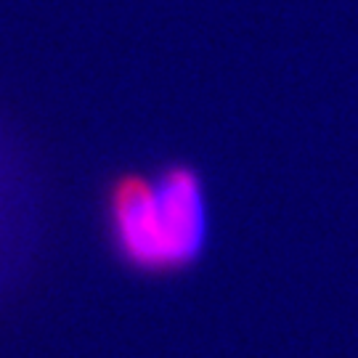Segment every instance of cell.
<instances>
[{"instance_id":"1","label":"cell","mask_w":358,"mask_h":358,"mask_svg":"<svg viewBox=\"0 0 358 358\" xmlns=\"http://www.w3.org/2000/svg\"><path fill=\"white\" fill-rule=\"evenodd\" d=\"M109 215L120 252L154 273L192 266L210 236L205 183L186 165L167 167L154 178H120L112 189Z\"/></svg>"}]
</instances>
